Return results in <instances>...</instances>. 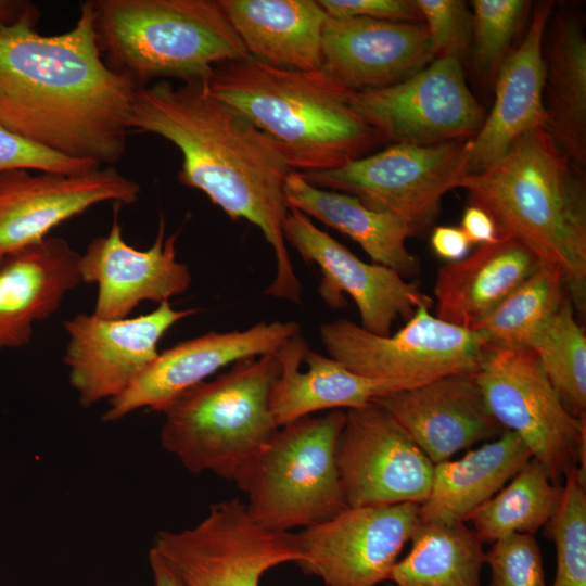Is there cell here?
I'll list each match as a JSON object with an SVG mask.
<instances>
[{"mask_svg":"<svg viewBox=\"0 0 586 586\" xmlns=\"http://www.w3.org/2000/svg\"><path fill=\"white\" fill-rule=\"evenodd\" d=\"M37 20L31 5L0 25V126L61 155L113 166L126 150L138 87L103 60L93 1L59 35L38 33Z\"/></svg>","mask_w":586,"mask_h":586,"instance_id":"obj_1","label":"cell"},{"mask_svg":"<svg viewBox=\"0 0 586 586\" xmlns=\"http://www.w3.org/2000/svg\"><path fill=\"white\" fill-rule=\"evenodd\" d=\"M128 125L180 151V183L202 191L231 219L259 228L276 257V275L264 293L300 304L303 285L283 235L290 209L284 182L292 169L276 145L211 94L206 80L176 87L163 79L138 88Z\"/></svg>","mask_w":586,"mask_h":586,"instance_id":"obj_2","label":"cell"},{"mask_svg":"<svg viewBox=\"0 0 586 586\" xmlns=\"http://www.w3.org/2000/svg\"><path fill=\"white\" fill-rule=\"evenodd\" d=\"M576 165L544 128L518 137L495 163L463 177L468 204L494 219L500 238L559 267L570 300L586 308V184Z\"/></svg>","mask_w":586,"mask_h":586,"instance_id":"obj_3","label":"cell"},{"mask_svg":"<svg viewBox=\"0 0 586 586\" xmlns=\"http://www.w3.org/2000/svg\"><path fill=\"white\" fill-rule=\"evenodd\" d=\"M206 86L263 132L295 171L339 168L384 141L351 107L355 91L322 69L281 68L250 55L217 65Z\"/></svg>","mask_w":586,"mask_h":586,"instance_id":"obj_4","label":"cell"},{"mask_svg":"<svg viewBox=\"0 0 586 586\" xmlns=\"http://www.w3.org/2000/svg\"><path fill=\"white\" fill-rule=\"evenodd\" d=\"M93 9L103 60L138 88L207 80L217 65L250 56L218 0H98Z\"/></svg>","mask_w":586,"mask_h":586,"instance_id":"obj_5","label":"cell"},{"mask_svg":"<svg viewBox=\"0 0 586 586\" xmlns=\"http://www.w3.org/2000/svg\"><path fill=\"white\" fill-rule=\"evenodd\" d=\"M279 369L276 353L245 358L186 390L162 411V447L193 474L233 481L280 428L270 410Z\"/></svg>","mask_w":586,"mask_h":586,"instance_id":"obj_6","label":"cell"},{"mask_svg":"<svg viewBox=\"0 0 586 586\" xmlns=\"http://www.w3.org/2000/svg\"><path fill=\"white\" fill-rule=\"evenodd\" d=\"M346 413L306 416L278 429L233 482L246 494L260 526L290 532L327 521L348 508L336 464Z\"/></svg>","mask_w":586,"mask_h":586,"instance_id":"obj_7","label":"cell"},{"mask_svg":"<svg viewBox=\"0 0 586 586\" xmlns=\"http://www.w3.org/2000/svg\"><path fill=\"white\" fill-rule=\"evenodd\" d=\"M475 377L493 416L523 440L552 482L575 469L586 480V419L564 408L531 347L488 343Z\"/></svg>","mask_w":586,"mask_h":586,"instance_id":"obj_8","label":"cell"},{"mask_svg":"<svg viewBox=\"0 0 586 586\" xmlns=\"http://www.w3.org/2000/svg\"><path fill=\"white\" fill-rule=\"evenodd\" d=\"M471 149L472 139L431 146L393 143L339 168L301 175L315 187L354 195L398 217L418 234L438 215L443 196L468 175Z\"/></svg>","mask_w":586,"mask_h":586,"instance_id":"obj_9","label":"cell"},{"mask_svg":"<svg viewBox=\"0 0 586 586\" xmlns=\"http://www.w3.org/2000/svg\"><path fill=\"white\" fill-rule=\"evenodd\" d=\"M417 308L394 334L377 335L347 319L322 323L320 340L328 356L359 375L423 384L479 370L488 342L477 332L446 322Z\"/></svg>","mask_w":586,"mask_h":586,"instance_id":"obj_10","label":"cell"},{"mask_svg":"<svg viewBox=\"0 0 586 586\" xmlns=\"http://www.w3.org/2000/svg\"><path fill=\"white\" fill-rule=\"evenodd\" d=\"M152 548L188 586H259L268 570L302 559L296 534L260 526L238 498L211 505L191 528L158 531Z\"/></svg>","mask_w":586,"mask_h":586,"instance_id":"obj_11","label":"cell"},{"mask_svg":"<svg viewBox=\"0 0 586 586\" xmlns=\"http://www.w3.org/2000/svg\"><path fill=\"white\" fill-rule=\"evenodd\" d=\"M349 105L392 144L431 146L473 139L486 117L455 58L434 59L395 85L355 92Z\"/></svg>","mask_w":586,"mask_h":586,"instance_id":"obj_12","label":"cell"},{"mask_svg":"<svg viewBox=\"0 0 586 586\" xmlns=\"http://www.w3.org/2000/svg\"><path fill=\"white\" fill-rule=\"evenodd\" d=\"M336 464L349 508L423 502L434 463L378 403L348 409Z\"/></svg>","mask_w":586,"mask_h":586,"instance_id":"obj_13","label":"cell"},{"mask_svg":"<svg viewBox=\"0 0 586 586\" xmlns=\"http://www.w3.org/2000/svg\"><path fill=\"white\" fill-rule=\"evenodd\" d=\"M420 525L419 504L346 508L296 533L306 574L324 586H377Z\"/></svg>","mask_w":586,"mask_h":586,"instance_id":"obj_14","label":"cell"},{"mask_svg":"<svg viewBox=\"0 0 586 586\" xmlns=\"http://www.w3.org/2000/svg\"><path fill=\"white\" fill-rule=\"evenodd\" d=\"M285 242L321 273L318 293L332 309L346 306L344 293L355 302L361 327L377 335L391 334L393 323L409 320L417 308L432 307L434 300L395 270L366 263L302 212L290 208L283 222Z\"/></svg>","mask_w":586,"mask_h":586,"instance_id":"obj_15","label":"cell"},{"mask_svg":"<svg viewBox=\"0 0 586 586\" xmlns=\"http://www.w3.org/2000/svg\"><path fill=\"white\" fill-rule=\"evenodd\" d=\"M198 309H175L169 302L132 318L102 319L78 314L66 321L64 362L82 407L123 393L157 357V344L178 321Z\"/></svg>","mask_w":586,"mask_h":586,"instance_id":"obj_16","label":"cell"},{"mask_svg":"<svg viewBox=\"0 0 586 586\" xmlns=\"http://www.w3.org/2000/svg\"><path fill=\"white\" fill-rule=\"evenodd\" d=\"M140 186L114 166L65 175L26 169L0 174V264L62 222L103 202L131 204Z\"/></svg>","mask_w":586,"mask_h":586,"instance_id":"obj_17","label":"cell"},{"mask_svg":"<svg viewBox=\"0 0 586 586\" xmlns=\"http://www.w3.org/2000/svg\"><path fill=\"white\" fill-rule=\"evenodd\" d=\"M301 333L295 321L258 322L245 330L208 332L158 353L152 364L110 400L102 420L113 422L146 408L162 412L178 395L238 360L277 353Z\"/></svg>","mask_w":586,"mask_h":586,"instance_id":"obj_18","label":"cell"},{"mask_svg":"<svg viewBox=\"0 0 586 586\" xmlns=\"http://www.w3.org/2000/svg\"><path fill=\"white\" fill-rule=\"evenodd\" d=\"M119 205L114 204L109 234L93 239L79 257L81 282L98 288L92 314L102 319L127 318L141 302H169L184 293L192 280L189 267L176 259L178 232L165 238L161 217L154 243L138 250L123 239Z\"/></svg>","mask_w":586,"mask_h":586,"instance_id":"obj_19","label":"cell"},{"mask_svg":"<svg viewBox=\"0 0 586 586\" xmlns=\"http://www.w3.org/2000/svg\"><path fill=\"white\" fill-rule=\"evenodd\" d=\"M423 22L328 17L321 38V69L359 92L395 85L433 60Z\"/></svg>","mask_w":586,"mask_h":586,"instance_id":"obj_20","label":"cell"},{"mask_svg":"<svg viewBox=\"0 0 586 586\" xmlns=\"http://www.w3.org/2000/svg\"><path fill=\"white\" fill-rule=\"evenodd\" d=\"M374 402L434 464L507 431L491 412L475 372L445 375Z\"/></svg>","mask_w":586,"mask_h":586,"instance_id":"obj_21","label":"cell"},{"mask_svg":"<svg viewBox=\"0 0 586 586\" xmlns=\"http://www.w3.org/2000/svg\"><path fill=\"white\" fill-rule=\"evenodd\" d=\"M555 7L551 0L534 5L522 42L500 65L494 104L472 139L468 174L495 163L524 132L545 127L543 41Z\"/></svg>","mask_w":586,"mask_h":586,"instance_id":"obj_22","label":"cell"},{"mask_svg":"<svg viewBox=\"0 0 586 586\" xmlns=\"http://www.w3.org/2000/svg\"><path fill=\"white\" fill-rule=\"evenodd\" d=\"M276 355L280 369L271 387L270 410L279 426L321 410L365 407L385 395L421 385L352 372L311 349L301 333Z\"/></svg>","mask_w":586,"mask_h":586,"instance_id":"obj_23","label":"cell"},{"mask_svg":"<svg viewBox=\"0 0 586 586\" xmlns=\"http://www.w3.org/2000/svg\"><path fill=\"white\" fill-rule=\"evenodd\" d=\"M80 254L47 237L0 264V349L26 345L33 326L50 317L80 282Z\"/></svg>","mask_w":586,"mask_h":586,"instance_id":"obj_24","label":"cell"},{"mask_svg":"<svg viewBox=\"0 0 586 586\" xmlns=\"http://www.w3.org/2000/svg\"><path fill=\"white\" fill-rule=\"evenodd\" d=\"M538 262L510 238L479 245L470 255L437 270L433 289L435 316L472 331L532 273Z\"/></svg>","mask_w":586,"mask_h":586,"instance_id":"obj_25","label":"cell"},{"mask_svg":"<svg viewBox=\"0 0 586 586\" xmlns=\"http://www.w3.org/2000/svg\"><path fill=\"white\" fill-rule=\"evenodd\" d=\"M247 53L266 64L321 69L328 15L318 0H218Z\"/></svg>","mask_w":586,"mask_h":586,"instance_id":"obj_26","label":"cell"},{"mask_svg":"<svg viewBox=\"0 0 586 586\" xmlns=\"http://www.w3.org/2000/svg\"><path fill=\"white\" fill-rule=\"evenodd\" d=\"M544 129L582 168L586 165V38L582 22L563 8L552 11L544 41Z\"/></svg>","mask_w":586,"mask_h":586,"instance_id":"obj_27","label":"cell"},{"mask_svg":"<svg viewBox=\"0 0 586 586\" xmlns=\"http://www.w3.org/2000/svg\"><path fill=\"white\" fill-rule=\"evenodd\" d=\"M532 458L523 440L507 430L458 460L434 464L430 494L419 505L420 523L466 522Z\"/></svg>","mask_w":586,"mask_h":586,"instance_id":"obj_28","label":"cell"},{"mask_svg":"<svg viewBox=\"0 0 586 586\" xmlns=\"http://www.w3.org/2000/svg\"><path fill=\"white\" fill-rule=\"evenodd\" d=\"M284 196L289 208L351 238L372 263L388 267L405 279L418 275V257L406 246L407 239L416 234L398 217L372 209L354 195L315 187L295 170L285 179Z\"/></svg>","mask_w":586,"mask_h":586,"instance_id":"obj_29","label":"cell"},{"mask_svg":"<svg viewBox=\"0 0 586 586\" xmlns=\"http://www.w3.org/2000/svg\"><path fill=\"white\" fill-rule=\"evenodd\" d=\"M409 553L397 561L390 586H480L482 543L464 522L420 523Z\"/></svg>","mask_w":586,"mask_h":586,"instance_id":"obj_30","label":"cell"},{"mask_svg":"<svg viewBox=\"0 0 586 586\" xmlns=\"http://www.w3.org/2000/svg\"><path fill=\"white\" fill-rule=\"evenodd\" d=\"M562 494L563 485L552 482L545 467L532 458L467 521L473 523L482 544H493L512 533L534 535L556 514Z\"/></svg>","mask_w":586,"mask_h":586,"instance_id":"obj_31","label":"cell"},{"mask_svg":"<svg viewBox=\"0 0 586 586\" xmlns=\"http://www.w3.org/2000/svg\"><path fill=\"white\" fill-rule=\"evenodd\" d=\"M561 269L538 262L532 273L472 331L489 344L528 347L568 296Z\"/></svg>","mask_w":586,"mask_h":586,"instance_id":"obj_32","label":"cell"},{"mask_svg":"<svg viewBox=\"0 0 586 586\" xmlns=\"http://www.w3.org/2000/svg\"><path fill=\"white\" fill-rule=\"evenodd\" d=\"M564 408L586 419V334L566 296L530 346Z\"/></svg>","mask_w":586,"mask_h":586,"instance_id":"obj_33","label":"cell"},{"mask_svg":"<svg viewBox=\"0 0 586 586\" xmlns=\"http://www.w3.org/2000/svg\"><path fill=\"white\" fill-rule=\"evenodd\" d=\"M545 534L557 551L552 586H586V480L577 469L564 477L560 506Z\"/></svg>","mask_w":586,"mask_h":586,"instance_id":"obj_34","label":"cell"},{"mask_svg":"<svg viewBox=\"0 0 586 586\" xmlns=\"http://www.w3.org/2000/svg\"><path fill=\"white\" fill-rule=\"evenodd\" d=\"M472 54L477 74L495 80L509 47L527 16L531 2L524 0L472 1Z\"/></svg>","mask_w":586,"mask_h":586,"instance_id":"obj_35","label":"cell"},{"mask_svg":"<svg viewBox=\"0 0 586 586\" xmlns=\"http://www.w3.org/2000/svg\"><path fill=\"white\" fill-rule=\"evenodd\" d=\"M492 570L489 586H546L539 545L531 534H509L484 553Z\"/></svg>","mask_w":586,"mask_h":586,"instance_id":"obj_36","label":"cell"},{"mask_svg":"<svg viewBox=\"0 0 586 586\" xmlns=\"http://www.w3.org/2000/svg\"><path fill=\"white\" fill-rule=\"evenodd\" d=\"M426 26L435 59L459 61L472 46V13L460 0H416Z\"/></svg>","mask_w":586,"mask_h":586,"instance_id":"obj_37","label":"cell"},{"mask_svg":"<svg viewBox=\"0 0 586 586\" xmlns=\"http://www.w3.org/2000/svg\"><path fill=\"white\" fill-rule=\"evenodd\" d=\"M99 167L97 163L71 158L37 145L0 126V174L26 169L78 175Z\"/></svg>","mask_w":586,"mask_h":586,"instance_id":"obj_38","label":"cell"},{"mask_svg":"<svg viewBox=\"0 0 586 586\" xmlns=\"http://www.w3.org/2000/svg\"><path fill=\"white\" fill-rule=\"evenodd\" d=\"M332 18L367 17L391 22H423L416 0H318Z\"/></svg>","mask_w":586,"mask_h":586,"instance_id":"obj_39","label":"cell"},{"mask_svg":"<svg viewBox=\"0 0 586 586\" xmlns=\"http://www.w3.org/2000/svg\"><path fill=\"white\" fill-rule=\"evenodd\" d=\"M430 243L435 255L448 263L464 258L472 245L463 231L455 226L435 227Z\"/></svg>","mask_w":586,"mask_h":586,"instance_id":"obj_40","label":"cell"},{"mask_svg":"<svg viewBox=\"0 0 586 586\" xmlns=\"http://www.w3.org/2000/svg\"><path fill=\"white\" fill-rule=\"evenodd\" d=\"M471 244L485 245L500 239L497 227L491 215L483 208L468 204L459 227Z\"/></svg>","mask_w":586,"mask_h":586,"instance_id":"obj_41","label":"cell"},{"mask_svg":"<svg viewBox=\"0 0 586 586\" xmlns=\"http://www.w3.org/2000/svg\"><path fill=\"white\" fill-rule=\"evenodd\" d=\"M149 563L154 586H188L174 568L152 547L149 551Z\"/></svg>","mask_w":586,"mask_h":586,"instance_id":"obj_42","label":"cell"},{"mask_svg":"<svg viewBox=\"0 0 586 586\" xmlns=\"http://www.w3.org/2000/svg\"><path fill=\"white\" fill-rule=\"evenodd\" d=\"M31 5L22 1L0 0V25L14 24Z\"/></svg>","mask_w":586,"mask_h":586,"instance_id":"obj_43","label":"cell"}]
</instances>
